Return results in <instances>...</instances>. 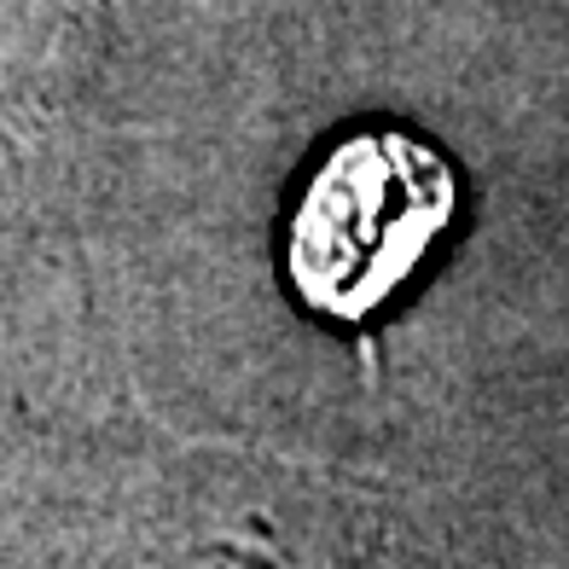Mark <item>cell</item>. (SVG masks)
I'll list each match as a JSON object with an SVG mask.
<instances>
[{
  "instance_id": "1",
  "label": "cell",
  "mask_w": 569,
  "mask_h": 569,
  "mask_svg": "<svg viewBox=\"0 0 569 569\" xmlns=\"http://www.w3.org/2000/svg\"><path fill=\"white\" fill-rule=\"evenodd\" d=\"M459 216V174L442 146L412 128H355L308 169L291 227L284 279L320 320L367 326Z\"/></svg>"
}]
</instances>
